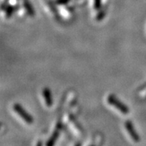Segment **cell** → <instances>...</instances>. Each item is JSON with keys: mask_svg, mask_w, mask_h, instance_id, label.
<instances>
[{"mask_svg": "<svg viewBox=\"0 0 146 146\" xmlns=\"http://www.w3.org/2000/svg\"><path fill=\"white\" fill-rule=\"evenodd\" d=\"M108 102L110 105L119 110L121 113L127 114L129 113V109L124 103L118 99V98L114 95H110L108 97Z\"/></svg>", "mask_w": 146, "mask_h": 146, "instance_id": "obj_1", "label": "cell"}, {"mask_svg": "<svg viewBox=\"0 0 146 146\" xmlns=\"http://www.w3.org/2000/svg\"><path fill=\"white\" fill-rule=\"evenodd\" d=\"M14 111L18 114V115L24 120V121L28 124H32L34 119H33L32 116L30 114H29L27 112L25 111V109H23V108L19 104H15L14 105Z\"/></svg>", "mask_w": 146, "mask_h": 146, "instance_id": "obj_2", "label": "cell"}, {"mask_svg": "<svg viewBox=\"0 0 146 146\" xmlns=\"http://www.w3.org/2000/svg\"><path fill=\"white\" fill-rule=\"evenodd\" d=\"M125 126L126 130H127V133H128L129 135H130V137L132 138L133 140L136 142H139L140 139H139L138 133H137L136 130H135L132 122H131V121H126L125 123Z\"/></svg>", "mask_w": 146, "mask_h": 146, "instance_id": "obj_3", "label": "cell"}, {"mask_svg": "<svg viewBox=\"0 0 146 146\" xmlns=\"http://www.w3.org/2000/svg\"><path fill=\"white\" fill-rule=\"evenodd\" d=\"M42 92H43V97H44L46 106L47 107H51L52 105V98L50 90L48 88H45Z\"/></svg>", "mask_w": 146, "mask_h": 146, "instance_id": "obj_4", "label": "cell"}, {"mask_svg": "<svg viewBox=\"0 0 146 146\" xmlns=\"http://www.w3.org/2000/svg\"><path fill=\"white\" fill-rule=\"evenodd\" d=\"M58 136H59V132H58V131H54V133H53L52 137H51V138L49 139V140L46 143V145H54L55 143L56 140H57V139H58Z\"/></svg>", "mask_w": 146, "mask_h": 146, "instance_id": "obj_5", "label": "cell"}, {"mask_svg": "<svg viewBox=\"0 0 146 146\" xmlns=\"http://www.w3.org/2000/svg\"><path fill=\"white\" fill-rule=\"evenodd\" d=\"M23 2H24V5H25V8H26V11H27L28 13H29L31 16H34L35 12H34L32 6H31V4L29 3V1H28V0H23Z\"/></svg>", "mask_w": 146, "mask_h": 146, "instance_id": "obj_6", "label": "cell"}, {"mask_svg": "<svg viewBox=\"0 0 146 146\" xmlns=\"http://www.w3.org/2000/svg\"><path fill=\"white\" fill-rule=\"evenodd\" d=\"M102 0H94V6L96 9H99L101 7Z\"/></svg>", "mask_w": 146, "mask_h": 146, "instance_id": "obj_7", "label": "cell"}, {"mask_svg": "<svg viewBox=\"0 0 146 146\" xmlns=\"http://www.w3.org/2000/svg\"><path fill=\"white\" fill-rule=\"evenodd\" d=\"M70 0H56V4L58 5H64L67 4Z\"/></svg>", "mask_w": 146, "mask_h": 146, "instance_id": "obj_8", "label": "cell"}, {"mask_svg": "<svg viewBox=\"0 0 146 146\" xmlns=\"http://www.w3.org/2000/svg\"><path fill=\"white\" fill-rule=\"evenodd\" d=\"M13 11H14V8L13 7H9V8H8V9H7V15H8V17L10 15H11Z\"/></svg>", "mask_w": 146, "mask_h": 146, "instance_id": "obj_9", "label": "cell"}]
</instances>
